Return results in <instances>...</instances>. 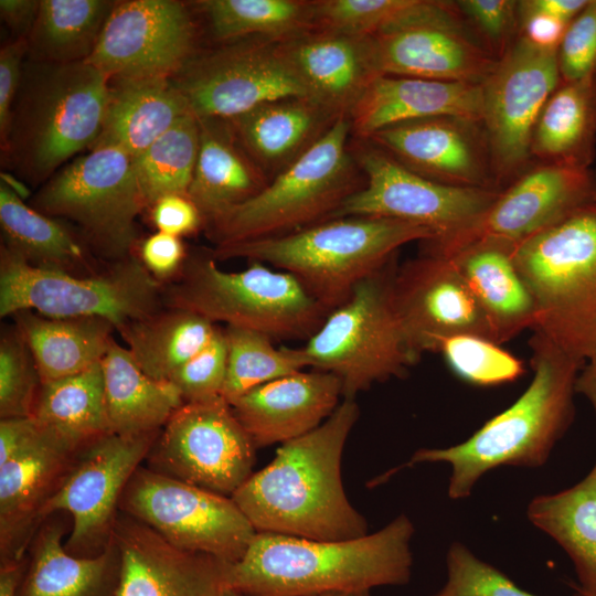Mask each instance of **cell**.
Returning a JSON list of instances; mask_svg holds the SVG:
<instances>
[{"instance_id": "cell-63", "label": "cell", "mask_w": 596, "mask_h": 596, "mask_svg": "<svg viewBox=\"0 0 596 596\" xmlns=\"http://www.w3.org/2000/svg\"><path fill=\"white\" fill-rule=\"evenodd\" d=\"M595 172H596V170H595Z\"/></svg>"}, {"instance_id": "cell-23", "label": "cell", "mask_w": 596, "mask_h": 596, "mask_svg": "<svg viewBox=\"0 0 596 596\" xmlns=\"http://www.w3.org/2000/svg\"><path fill=\"white\" fill-rule=\"evenodd\" d=\"M113 538L120 562L115 596H224L227 563L175 547L120 511Z\"/></svg>"}, {"instance_id": "cell-25", "label": "cell", "mask_w": 596, "mask_h": 596, "mask_svg": "<svg viewBox=\"0 0 596 596\" xmlns=\"http://www.w3.org/2000/svg\"><path fill=\"white\" fill-rule=\"evenodd\" d=\"M306 94L336 117L348 116L381 76L372 36L312 29L280 42Z\"/></svg>"}, {"instance_id": "cell-52", "label": "cell", "mask_w": 596, "mask_h": 596, "mask_svg": "<svg viewBox=\"0 0 596 596\" xmlns=\"http://www.w3.org/2000/svg\"><path fill=\"white\" fill-rule=\"evenodd\" d=\"M138 257L162 284L164 280L171 283L180 275L188 254L180 237L157 231L142 241Z\"/></svg>"}, {"instance_id": "cell-37", "label": "cell", "mask_w": 596, "mask_h": 596, "mask_svg": "<svg viewBox=\"0 0 596 596\" xmlns=\"http://www.w3.org/2000/svg\"><path fill=\"white\" fill-rule=\"evenodd\" d=\"M0 224L7 248L32 266L74 275L97 273L88 245L0 183Z\"/></svg>"}, {"instance_id": "cell-3", "label": "cell", "mask_w": 596, "mask_h": 596, "mask_svg": "<svg viewBox=\"0 0 596 596\" xmlns=\"http://www.w3.org/2000/svg\"><path fill=\"white\" fill-rule=\"evenodd\" d=\"M533 377L522 395L468 439L447 448H422L406 464L446 462L451 467L448 497L470 496L479 479L502 466H543L571 426L576 377L584 362L534 332L530 340Z\"/></svg>"}, {"instance_id": "cell-40", "label": "cell", "mask_w": 596, "mask_h": 596, "mask_svg": "<svg viewBox=\"0 0 596 596\" xmlns=\"http://www.w3.org/2000/svg\"><path fill=\"white\" fill-rule=\"evenodd\" d=\"M114 4L105 0H41L26 36L32 62L68 64L86 61Z\"/></svg>"}, {"instance_id": "cell-12", "label": "cell", "mask_w": 596, "mask_h": 596, "mask_svg": "<svg viewBox=\"0 0 596 596\" xmlns=\"http://www.w3.org/2000/svg\"><path fill=\"white\" fill-rule=\"evenodd\" d=\"M119 511L184 551L237 562L255 529L232 497L184 482L140 465L129 479Z\"/></svg>"}, {"instance_id": "cell-19", "label": "cell", "mask_w": 596, "mask_h": 596, "mask_svg": "<svg viewBox=\"0 0 596 596\" xmlns=\"http://www.w3.org/2000/svg\"><path fill=\"white\" fill-rule=\"evenodd\" d=\"M595 201L594 170L539 163L502 189L469 226L423 242L424 253L449 257L485 238L519 243Z\"/></svg>"}, {"instance_id": "cell-21", "label": "cell", "mask_w": 596, "mask_h": 596, "mask_svg": "<svg viewBox=\"0 0 596 596\" xmlns=\"http://www.w3.org/2000/svg\"><path fill=\"white\" fill-rule=\"evenodd\" d=\"M392 298L412 353L439 352L455 336L497 343L490 323L450 258L428 253L396 268Z\"/></svg>"}, {"instance_id": "cell-17", "label": "cell", "mask_w": 596, "mask_h": 596, "mask_svg": "<svg viewBox=\"0 0 596 596\" xmlns=\"http://www.w3.org/2000/svg\"><path fill=\"white\" fill-rule=\"evenodd\" d=\"M159 433L132 436L109 433L78 450L41 512L42 522L54 513L71 517L67 552L94 556L108 546L121 494Z\"/></svg>"}, {"instance_id": "cell-43", "label": "cell", "mask_w": 596, "mask_h": 596, "mask_svg": "<svg viewBox=\"0 0 596 596\" xmlns=\"http://www.w3.org/2000/svg\"><path fill=\"white\" fill-rule=\"evenodd\" d=\"M226 379L222 397L232 403L249 390L309 368L302 348H276L265 333L227 326Z\"/></svg>"}, {"instance_id": "cell-24", "label": "cell", "mask_w": 596, "mask_h": 596, "mask_svg": "<svg viewBox=\"0 0 596 596\" xmlns=\"http://www.w3.org/2000/svg\"><path fill=\"white\" fill-rule=\"evenodd\" d=\"M78 450L40 426L28 445L0 465L1 563L24 560L42 523V509L57 489Z\"/></svg>"}, {"instance_id": "cell-34", "label": "cell", "mask_w": 596, "mask_h": 596, "mask_svg": "<svg viewBox=\"0 0 596 596\" xmlns=\"http://www.w3.org/2000/svg\"><path fill=\"white\" fill-rule=\"evenodd\" d=\"M110 432L132 436L158 433L184 404L179 390L146 374L127 348L113 339L100 361Z\"/></svg>"}, {"instance_id": "cell-45", "label": "cell", "mask_w": 596, "mask_h": 596, "mask_svg": "<svg viewBox=\"0 0 596 596\" xmlns=\"http://www.w3.org/2000/svg\"><path fill=\"white\" fill-rule=\"evenodd\" d=\"M42 379L34 356L17 326L0 340V417H30Z\"/></svg>"}, {"instance_id": "cell-5", "label": "cell", "mask_w": 596, "mask_h": 596, "mask_svg": "<svg viewBox=\"0 0 596 596\" xmlns=\"http://www.w3.org/2000/svg\"><path fill=\"white\" fill-rule=\"evenodd\" d=\"M108 76L84 62H33L22 74L6 155L29 181L41 182L95 145L102 131Z\"/></svg>"}, {"instance_id": "cell-28", "label": "cell", "mask_w": 596, "mask_h": 596, "mask_svg": "<svg viewBox=\"0 0 596 596\" xmlns=\"http://www.w3.org/2000/svg\"><path fill=\"white\" fill-rule=\"evenodd\" d=\"M338 118L309 97L287 96L227 120L243 148L272 180L316 145Z\"/></svg>"}, {"instance_id": "cell-27", "label": "cell", "mask_w": 596, "mask_h": 596, "mask_svg": "<svg viewBox=\"0 0 596 596\" xmlns=\"http://www.w3.org/2000/svg\"><path fill=\"white\" fill-rule=\"evenodd\" d=\"M481 87L476 84L381 75L349 115L354 139H369L392 125L457 116L481 121Z\"/></svg>"}, {"instance_id": "cell-8", "label": "cell", "mask_w": 596, "mask_h": 596, "mask_svg": "<svg viewBox=\"0 0 596 596\" xmlns=\"http://www.w3.org/2000/svg\"><path fill=\"white\" fill-rule=\"evenodd\" d=\"M216 262L210 249L188 254L180 275L163 286V307L255 330L273 340H308L330 313L287 272L259 262L226 272Z\"/></svg>"}, {"instance_id": "cell-41", "label": "cell", "mask_w": 596, "mask_h": 596, "mask_svg": "<svg viewBox=\"0 0 596 596\" xmlns=\"http://www.w3.org/2000/svg\"><path fill=\"white\" fill-rule=\"evenodd\" d=\"M195 3L221 43L247 38L284 42L315 29L312 0H202Z\"/></svg>"}, {"instance_id": "cell-58", "label": "cell", "mask_w": 596, "mask_h": 596, "mask_svg": "<svg viewBox=\"0 0 596 596\" xmlns=\"http://www.w3.org/2000/svg\"><path fill=\"white\" fill-rule=\"evenodd\" d=\"M24 560L19 562L1 563L0 596H18L23 575Z\"/></svg>"}, {"instance_id": "cell-4", "label": "cell", "mask_w": 596, "mask_h": 596, "mask_svg": "<svg viewBox=\"0 0 596 596\" xmlns=\"http://www.w3.org/2000/svg\"><path fill=\"white\" fill-rule=\"evenodd\" d=\"M434 233L396 219L348 215L300 231L210 249L216 260L245 258L295 276L329 312L364 278L387 265L400 247Z\"/></svg>"}, {"instance_id": "cell-60", "label": "cell", "mask_w": 596, "mask_h": 596, "mask_svg": "<svg viewBox=\"0 0 596 596\" xmlns=\"http://www.w3.org/2000/svg\"><path fill=\"white\" fill-rule=\"evenodd\" d=\"M0 179L2 184L10 189L20 199L24 200L30 195V190L24 182L9 172H1Z\"/></svg>"}, {"instance_id": "cell-39", "label": "cell", "mask_w": 596, "mask_h": 596, "mask_svg": "<svg viewBox=\"0 0 596 596\" xmlns=\"http://www.w3.org/2000/svg\"><path fill=\"white\" fill-rule=\"evenodd\" d=\"M32 417L79 449L111 433L100 362L81 373L42 382Z\"/></svg>"}, {"instance_id": "cell-48", "label": "cell", "mask_w": 596, "mask_h": 596, "mask_svg": "<svg viewBox=\"0 0 596 596\" xmlns=\"http://www.w3.org/2000/svg\"><path fill=\"white\" fill-rule=\"evenodd\" d=\"M227 366L224 329L220 327L210 342L171 377L184 403L207 402L222 397Z\"/></svg>"}, {"instance_id": "cell-16", "label": "cell", "mask_w": 596, "mask_h": 596, "mask_svg": "<svg viewBox=\"0 0 596 596\" xmlns=\"http://www.w3.org/2000/svg\"><path fill=\"white\" fill-rule=\"evenodd\" d=\"M256 447L223 397L184 403L162 427L147 467L232 497L253 473Z\"/></svg>"}, {"instance_id": "cell-53", "label": "cell", "mask_w": 596, "mask_h": 596, "mask_svg": "<svg viewBox=\"0 0 596 596\" xmlns=\"http://www.w3.org/2000/svg\"><path fill=\"white\" fill-rule=\"evenodd\" d=\"M150 216L158 232L177 237L204 227L203 216L188 194H167L150 206Z\"/></svg>"}, {"instance_id": "cell-14", "label": "cell", "mask_w": 596, "mask_h": 596, "mask_svg": "<svg viewBox=\"0 0 596 596\" xmlns=\"http://www.w3.org/2000/svg\"><path fill=\"white\" fill-rule=\"evenodd\" d=\"M371 36L381 75L480 85L497 63L456 1L408 0Z\"/></svg>"}, {"instance_id": "cell-9", "label": "cell", "mask_w": 596, "mask_h": 596, "mask_svg": "<svg viewBox=\"0 0 596 596\" xmlns=\"http://www.w3.org/2000/svg\"><path fill=\"white\" fill-rule=\"evenodd\" d=\"M163 284L129 255L91 275L35 267L1 245L0 316L98 317L119 331L163 307Z\"/></svg>"}, {"instance_id": "cell-42", "label": "cell", "mask_w": 596, "mask_h": 596, "mask_svg": "<svg viewBox=\"0 0 596 596\" xmlns=\"http://www.w3.org/2000/svg\"><path fill=\"white\" fill-rule=\"evenodd\" d=\"M200 145L198 117L191 113L132 157L147 207L167 194H188Z\"/></svg>"}, {"instance_id": "cell-50", "label": "cell", "mask_w": 596, "mask_h": 596, "mask_svg": "<svg viewBox=\"0 0 596 596\" xmlns=\"http://www.w3.org/2000/svg\"><path fill=\"white\" fill-rule=\"evenodd\" d=\"M556 52L562 83L596 72V0H588L568 23Z\"/></svg>"}, {"instance_id": "cell-32", "label": "cell", "mask_w": 596, "mask_h": 596, "mask_svg": "<svg viewBox=\"0 0 596 596\" xmlns=\"http://www.w3.org/2000/svg\"><path fill=\"white\" fill-rule=\"evenodd\" d=\"M191 113L172 78L109 79L104 123L93 148L111 146L135 157Z\"/></svg>"}, {"instance_id": "cell-31", "label": "cell", "mask_w": 596, "mask_h": 596, "mask_svg": "<svg viewBox=\"0 0 596 596\" xmlns=\"http://www.w3.org/2000/svg\"><path fill=\"white\" fill-rule=\"evenodd\" d=\"M200 145L188 196L204 226L263 191L269 179L253 161L223 118H198Z\"/></svg>"}, {"instance_id": "cell-29", "label": "cell", "mask_w": 596, "mask_h": 596, "mask_svg": "<svg viewBox=\"0 0 596 596\" xmlns=\"http://www.w3.org/2000/svg\"><path fill=\"white\" fill-rule=\"evenodd\" d=\"M514 245L485 238L447 257L485 312L498 344L533 329L536 322L533 298L513 262Z\"/></svg>"}, {"instance_id": "cell-6", "label": "cell", "mask_w": 596, "mask_h": 596, "mask_svg": "<svg viewBox=\"0 0 596 596\" xmlns=\"http://www.w3.org/2000/svg\"><path fill=\"white\" fill-rule=\"evenodd\" d=\"M513 262L536 311L533 331L567 355H596V201L515 243Z\"/></svg>"}, {"instance_id": "cell-33", "label": "cell", "mask_w": 596, "mask_h": 596, "mask_svg": "<svg viewBox=\"0 0 596 596\" xmlns=\"http://www.w3.org/2000/svg\"><path fill=\"white\" fill-rule=\"evenodd\" d=\"M530 152L543 164L590 169L596 157V72L561 82L539 115Z\"/></svg>"}, {"instance_id": "cell-7", "label": "cell", "mask_w": 596, "mask_h": 596, "mask_svg": "<svg viewBox=\"0 0 596 596\" xmlns=\"http://www.w3.org/2000/svg\"><path fill=\"white\" fill-rule=\"evenodd\" d=\"M348 116L247 202L207 223L215 246L281 236L334 217L365 178L351 151Z\"/></svg>"}, {"instance_id": "cell-54", "label": "cell", "mask_w": 596, "mask_h": 596, "mask_svg": "<svg viewBox=\"0 0 596 596\" xmlns=\"http://www.w3.org/2000/svg\"><path fill=\"white\" fill-rule=\"evenodd\" d=\"M39 424L30 417L2 418L0 421V465L10 460L28 445L39 432Z\"/></svg>"}, {"instance_id": "cell-59", "label": "cell", "mask_w": 596, "mask_h": 596, "mask_svg": "<svg viewBox=\"0 0 596 596\" xmlns=\"http://www.w3.org/2000/svg\"><path fill=\"white\" fill-rule=\"evenodd\" d=\"M575 392L583 394L593 405L596 414V355L585 362L576 382Z\"/></svg>"}, {"instance_id": "cell-18", "label": "cell", "mask_w": 596, "mask_h": 596, "mask_svg": "<svg viewBox=\"0 0 596 596\" xmlns=\"http://www.w3.org/2000/svg\"><path fill=\"white\" fill-rule=\"evenodd\" d=\"M172 79L198 118L231 119L273 99L308 97L280 42L260 38L196 53Z\"/></svg>"}, {"instance_id": "cell-49", "label": "cell", "mask_w": 596, "mask_h": 596, "mask_svg": "<svg viewBox=\"0 0 596 596\" xmlns=\"http://www.w3.org/2000/svg\"><path fill=\"white\" fill-rule=\"evenodd\" d=\"M456 3L469 30L497 61L520 36L518 1L459 0Z\"/></svg>"}, {"instance_id": "cell-44", "label": "cell", "mask_w": 596, "mask_h": 596, "mask_svg": "<svg viewBox=\"0 0 596 596\" xmlns=\"http://www.w3.org/2000/svg\"><path fill=\"white\" fill-rule=\"evenodd\" d=\"M449 368L460 379L478 386H492L517 380L524 371L521 360L477 336H455L440 347Z\"/></svg>"}, {"instance_id": "cell-36", "label": "cell", "mask_w": 596, "mask_h": 596, "mask_svg": "<svg viewBox=\"0 0 596 596\" xmlns=\"http://www.w3.org/2000/svg\"><path fill=\"white\" fill-rule=\"evenodd\" d=\"M526 514L571 558L578 579L577 590L596 596V462L576 485L533 498Z\"/></svg>"}, {"instance_id": "cell-22", "label": "cell", "mask_w": 596, "mask_h": 596, "mask_svg": "<svg viewBox=\"0 0 596 596\" xmlns=\"http://www.w3.org/2000/svg\"><path fill=\"white\" fill-rule=\"evenodd\" d=\"M365 140L428 180L457 188L499 190L479 120L427 117L389 126Z\"/></svg>"}, {"instance_id": "cell-38", "label": "cell", "mask_w": 596, "mask_h": 596, "mask_svg": "<svg viewBox=\"0 0 596 596\" xmlns=\"http://www.w3.org/2000/svg\"><path fill=\"white\" fill-rule=\"evenodd\" d=\"M217 328L216 323L195 312L163 307L126 324L118 332L146 374L169 382L210 342Z\"/></svg>"}, {"instance_id": "cell-15", "label": "cell", "mask_w": 596, "mask_h": 596, "mask_svg": "<svg viewBox=\"0 0 596 596\" xmlns=\"http://www.w3.org/2000/svg\"><path fill=\"white\" fill-rule=\"evenodd\" d=\"M351 151L365 184L343 203L334 217L396 219L429 228L434 233L432 240H437L469 226L501 191L457 188L428 180L402 166L370 140L352 138Z\"/></svg>"}, {"instance_id": "cell-13", "label": "cell", "mask_w": 596, "mask_h": 596, "mask_svg": "<svg viewBox=\"0 0 596 596\" xmlns=\"http://www.w3.org/2000/svg\"><path fill=\"white\" fill-rule=\"evenodd\" d=\"M556 50L536 45L520 35L480 84L481 125L499 190L530 168L536 120L561 84Z\"/></svg>"}, {"instance_id": "cell-46", "label": "cell", "mask_w": 596, "mask_h": 596, "mask_svg": "<svg viewBox=\"0 0 596 596\" xmlns=\"http://www.w3.org/2000/svg\"><path fill=\"white\" fill-rule=\"evenodd\" d=\"M447 578L432 596H536L519 587L497 567L477 557L460 542L450 545ZM574 596H585L577 592Z\"/></svg>"}, {"instance_id": "cell-47", "label": "cell", "mask_w": 596, "mask_h": 596, "mask_svg": "<svg viewBox=\"0 0 596 596\" xmlns=\"http://www.w3.org/2000/svg\"><path fill=\"white\" fill-rule=\"evenodd\" d=\"M408 0H312L313 28L353 36H371Z\"/></svg>"}, {"instance_id": "cell-1", "label": "cell", "mask_w": 596, "mask_h": 596, "mask_svg": "<svg viewBox=\"0 0 596 596\" xmlns=\"http://www.w3.org/2000/svg\"><path fill=\"white\" fill-rule=\"evenodd\" d=\"M359 416L356 402L343 398L317 428L281 444L232 494L256 532L319 541L368 534L341 477L343 448Z\"/></svg>"}, {"instance_id": "cell-62", "label": "cell", "mask_w": 596, "mask_h": 596, "mask_svg": "<svg viewBox=\"0 0 596 596\" xmlns=\"http://www.w3.org/2000/svg\"><path fill=\"white\" fill-rule=\"evenodd\" d=\"M224 596H242L241 594L234 592V590H231V589H226Z\"/></svg>"}, {"instance_id": "cell-61", "label": "cell", "mask_w": 596, "mask_h": 596, "mask_svg": "<svg viewBox=\"0 0 596 596\" xmlns=\"http://www.w3.org/2000/svg\"><path fill=\"white\" fill-rule=\"evenodd\" d=\"M317 596H370V590L336 592V593L321 594Z\"/></svg>"}, {"instance_id": "cell-10", "label": "cell", "mask_w": 596, "mask_h": 596, "mask_svg": "<svg viewBox=\"0 0 596 596\" xmlns=\"http://www.w3.org/2000/svg\"><path fill=\"white\" fill-rule=\"evenodd\" d=\"M395 270L392 259L361 280L302 347L309 366L339 379L343 398L354 400L374 383L402 377L418 361L394 309Z\"/></svg>"}, {"instance_id": "cell-51", "label": "cell", "mask_w": 596, "mask_h": 596, "mask_svg": "<svg viewBox=\"0 0 596 596\" xmlns=\"http://www.w3.org/2000/svg\"><path fill=\"white\" fill-rule=\"evenodd\" d=\"M28 53L26 38H19L0 51V136L1 147L7 149L12 111L22 81V60Z\"/></svg>"}, {"instance_id": "cell-20", "label": "cell", "mask_w": 596, "mask_h": 596, "mask_svg": "<svg viewBox=\"0 0 596 596\" xmlns=\"http://www.w3.org/2000/svg\"><path fill=\"white\" fill-rule=\"evenodd\" d=\"M196 28L174 0L115 2L86 60L114 78H173L196 54Z\"/></svg>"}, {"instance_id": "cell-11", "label": "cell", "mask_w": 596, "mask_h": 596, "mask_svg": "<svg viewBox=\"0 0 596 596\" xmlns=\"http://www.w3.org/2000/svg\"><path fill=\"white\" fill-rule=\"evenodd\" d=\"M33 204L49 216L74 222L88 246L114 260L131 255L136 217L147 207L132 157L111 146L76 158L43 185Z\"/></svg>"}, {"instance_id": "cell-35", "label": "cell", "mask_w": 596, "mask_h": 596, "mask_svg": "<svg viewBox=\"0 0 596 596\" xmlns=\"http://www.w3.org/2000/svg\"><path fill=\"white\" fill-rule=\"evenodd\" d=\"M36 362L42 382L81 373L99 363L116 330L98 317L50 318L33 311L13 316Z\"/></svg>"}, {"instance_id": "cell-2", "label": "cell", "mask_w": 596, "mask_h": 596, "mask_svg": "<svg viewBox=\"0 0 596 596\" xmlns=\"http://www.w3.org/2000/svg\"><path fill=\"white\" fill-rule=\"evenodd\" d=\"M413 534L405 514L350 540L256 532L244 555L226 564L225 587L242 596H317L405 585L412 574Z\"/></svg>"}, {"instance_id": "cell-57", "label": "cell", "mask_w": 596, "mask_h": 596, "mask_svg": "<svg viewBox=\"0 0 596 596\" xmlns=\"http://www.w3.org/2000/svg\"><path fill=\"white\" fill-rule=\"evenodd\" d=\"M40 1L1 0L0 15L4 23L17 34V39L26 38L35 21Z\"/></svg>"}, {"instance_id": "cell-26", "label": "cell", "mask_w": 596, "mask_h": 596, "mask_svg": "<svg viewBox=\"0 0 596 596\" xmlns=\"http://www.w3.org/2000/svg\"><path fill=\"white\" fill-rule=\"evenodd\" d=\"M339 379L299 371L258 385L230 405L256 448L284 444L321 425L339 406Z\"/></svg>"}, {"instance_id": "cell-55", "label": "cell", "mask_w": 596, "mask_h": 596, "mask_svg": "<svg viewBox=\"0 0 596 596\" xmlns=\"http://www.w3.org/2000/svg\"><path fill=\"white\" fill-rule=\"evenodd\" d=\"M568 23L546 15L520 20V35L543 47H557Z\"/></svg>"}, {"instance_id": "cell-56", "label": "cell", "mask_w": 596, "mask_h": 596, "mask_svg": "<svg viewBox=\"0 0 596 596\" xmlns=\"http://www.w3.org/2000/svg\"><path fill=\"white\" fill-rule=\"evenodd\" d=\"M588 0H521L518 1L519 21L530 15H546L570 23Z\"/></svg>"}, {"instance_id": "cell-30", "label": "cell", "mask_w": 596, "mask_h": 596, "mask_svg": "<svg viewBox=\"0 0 596 596\" xmlns=\"http://www.w3.org/2000/svg\"><path fill=\"white\" fill-rule=\"evenodd\" d=\"M58 514L38 528L18 596H115L120 562L114 538L97 555H73L63 544L66 526Z\"/></svg>"}]
</instances>
